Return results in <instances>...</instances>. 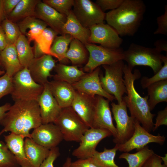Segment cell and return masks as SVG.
Masks as SVG:
<instances>
[{"label":"cell","mask_w":167,"mask_h":167,"mask_svg":"<svg viewBox=\"0 0 167 167\" xmlns=\"http://www.w3.org/2000/svg\"><path fill=\"white\" fill-rule=\"evenodd\" d=\"M7 45V44L5 33L0 25V51H1L3 50Z\"/></svg>","instance_id":"48"},{"label":"cell","mask_w":167,"mask_h":167,"mask_svg":"<svg viewBox=\"0 0 167 167\" xmlns=\"http://www.w3.org/2000/svg\"><path fill=\"white\" fill-rule=\"evenodd\" d=\"M4 139L9 149L22 167H31L26 157L24 147L25 138L22 135L11 133L4 135Z\"/></svg>","instance_id":"23"},{"label":"cell","mask_w":167,"mask_h":167,"mask_svg":"<svg viewBox=\"0 0 167 167\" xmlns=\"http://www.w3.org/2000/svg\"><path fill=\"white\" fill-rule=\"evenodd\" d=\"M146 10L142 0H124L117 8L105 13V19L119 36H133L141 25Z\"/></svg>","instance_id":"2"},{"label":"cell","mask_w":167,"mask_h":167,"mask_svg":"<svg viewBox=\"0 0 167 167\" xmlns=\"http://www.w3.org/2000/svg\"><path fill=\"white\" fill-rule=\"evenodd\" d=\"M53 96L62 108L71 106L76 90L71 84L54 80L47 83Z\"/></svg>","instance_id":"21"},{"label":"cell","mask_w":167,"mask_h":167,"mask_svg":"<svg viewBox=\"0 0 167 167\" xmlns=\"http://www.w3.org/2000/svg\"><path fill=\"white\" fill-rule=\"evenodd\" d=\"M89 57V53L84 44L73 38L70 43L66 58L70 60L73 65L86 64Z\"/></svg>","instance_id":"29"},{"label":"cell","mask_w":167,"mask_h":167,"mask_svg":"<svg viewBox=\"0 0 167 167\" xmlns=\"http://www.w3.org/2000/svg\"><path fill=\"white\" fill-rule=\"evenodd\" d=\"M40 0H20L7 18L16 23L28 17L34 16L36 6Z\"/></svg>","instance_id":"30"},{"label":"cell","mask_w":167,"mask_h":167,"mask_svg":"<svg viewBox=\"0 0 167 167\" xmlns=\"http://www.w3.org/2000/svg\"><path fill=\"white\" fill-rule=\"evenodd\" d=\"M135 130L131 137L125 143L117 144L118 150L124 152H129L133 149L140 150L149 143H154L162 145L165 141L164 135L158 134L156 135L151 134L134 118Z\"/></svg>","instance_id":"11"},{"label":"cell","mask_w":167,"mask_h":167,"mask_svg":"<svg viewBox=\"0 0 167 167\" xmlns=\"http://www.w3.org/2000/svg\"><path fill=\"white\" fill-rule=\"evenodd\" d=\"M109 101L102 96H95L92 128L108 130L115 139L117 133L113 122Z\"/></svg>","instance_id":"14"},{"label":"cell","mask_w":167,"mask_h":167,"mask_svg":"<svg viewBox=\"0 0 167 167\" xmlns=\"http://www.w3.org/2000/svg\"><path fill=\"white\" fill-rule=\"evenodd\" d=\"M88 43H97L110 49L120 48L123 40L112 27L104 23L94 25L89 28Z\"/></svg>","instance_id":"13"},{"label":"cell","mask_w":167,"mask_h":167,"mask_svg":"<svg viewBox=\"0 0 167 167\" xmlns=\"http://www.w3.org/2000/svg\"><path fill=\"white\" fill-rule=\"evenodd\" d=\"M73 12L81 25L89 28L104 23L105 13L95 3L90 0H74Z\"/></svg>","instance_id":"10"},{"label":"cell","mask_w":167,"mask_h":167,"mask_svg":"<svg viewBox=\"0 0 167 167\" xmlns=\"http://www.w3.org/2000/svg\"><path fill=\"white\" fill-rule=\"evenodd\" d=\"M67 141L80 142L84 133L90 128L71 106L62 109L59 116L54 122Z\"/></svg>","instance_id":"5"},{"label":"cell","mask_w":167,"mask_h":167,"mask_svg":"<svg viewBox=\"0 0 167 167\" xmlns=\"http://www.w3.org/2000/svg\"><path fill=\"white\" fill-rule=\"evenodd\" d=\"M2 134L0 131V136ZM19 166L5 143L0 140V167H18Z\"/></svg>","instance_id":"38"},{"label":"cell","mask_w":167,"mask_h":167,"mask_svg":"<svg viewBox=\"0 0 167 167\" xmlns=\"http://www.w3.org/2000/svg\"><path fill=\"white\" fill-rule=\"evenodd\" d=\"M1 60L5 73L12 77L23 68L19 60L15 45H7L0 53Z\"/></svg>","instance_id":"26"},{"label":"cell","mask_w":167,"mask_h":167,"mask_svg":"<svg viewBox=\"0 0 167 167\" xmlns=\"http://www.w3.org/2000/svg\"><path fill=\"white\" fill-rule=\"evenodd\" d=\"M155 48L161 52L165 51L167 52V43L166 41L163 39H160L154 43Z\"/></svg>","instance_id":"49"},{"label":"cell","mask_w":167,"mask_h":167,"mask_svg":"<svg viewBox=\"0 0 167 167\" xmlns=\"http://www.w3.org/2000/svg\"><path fill=\"white\" fill-rule=\"evenodd\" d=\"M84 45L89 53L83 69L85 72H90L101 65H111L123 59L124 50L120 48L110 49L89 43Z\"/></svg>","instance_id":"8"},{"label":"cell","mask_w":167,"mask_h":167,"mask_svg":"<svg viewBox=\"0 0 167 167\" xmlns=\"http://www.w3.org/2000/svg\"><path fill=\"white\" fill-rule=\"evenodd\" d=\"M30 43L25 36L22 34L15 44L19 60L23 68H28L34 58Z\"/></svg>","instance_id":"33"},{"label":"cell","mask_w":167,"mask_h":167,"mask_svg":"<svg viewBox=\"0 0 167 167\" xmlns=\"http://www.w3.org/2000/svg\"><path fill=\"white\" fill-rule=\"evenodd\" d=\"M11 106L10 104L8 103L0 106V124L6 113L9 110Z\"/></svg>","instance_id":"50"},{"label":"cell","mask_w":167,"mask_h":167,"mask_svg":"<svg viewBox=\"0 0 167 167\" xmlns=\"http://www.w3.org/2000/svg\"><path fill=\"white\" fill-rule=\"evenodd\" d=\"M54 69L56 72L53 76L54 80L65 82L71 85L79 80L86 73L79 69L77 66L61 63L56 64Z\"/></svg>","instance_id":"27"},{"label":"cell","mask_w":167,"mask_h":167,"mask_svg":"<svg viewBox=\"0 0 167 167\" xmlns=\"http://www.w3.org/2000/svg\"><path fill=\"white\" fill-rule=\"evenodd\" d=\"M69 167H97L93 163L91 157L85 159H79L70 162Z\"/></svg>","instance_id":"46"},{"label":"cell","mask_w":167,"mask_h":167,"mask_svg":"<svg viewBox=\"0 0 167 167\" xmlns=\"http://www.w3.org/2000/svg\"><path fill=\"white\" fill-rule=\"evenodd\" d=\"M118 150L117 144L112 148L108 149L105 148L102 152L96 150L91 157L92 161L97 167H119L114 161Z\"/></svg>","instance_id":"35"},{"label":"cell","mask_w":167,"mask_h":167,"mask_svg":"<svg viewBox=\"0 0 167 167\" xmlns=\"http://www.w3.org/2000/svg\"><path fill=\"white\" fill-rule=\"evenodd\" d=\"M124 64L123 61L120 60L111 65H103L105 75L104 76L100 72L99 75L102 88L113 96L118 103L121 102L124 94L127 93L123 76Z\"/></svg>","instance_id":"6"},{"label":"cell","mask_w":167,"mask_h":167,"mask_svg":"<svg viewBox=\"0 0 167 167\" xmlns=\"http://www.w3.org/2000/svg\"><path fill=\"white\" fill-rule=\"evenodd\" d=\"M0 53H1V51H0V67H3L2 63L1 62V60Z\"/></svg>","instance_id":"55"},{"label":"cell","mask_w":167,"mask_h":167,"mask_svg":"<svg viewBox=\"0 0 167 167\" xmlns=\"http://www.w3.org/2000/svg\"><path fill=\"white\" fill-rule=\"evenodd\" d=\"M3 2L4 0H0V24L7 17L4 10Z\"/></svg>","instance_id":"51"},{"label":"cell","mask_w":167,"mask_h":167,"mask_svg":"<svg viewBox=\"0 0 167 167\" xmlns=\"http://www.w3.org/2000/svg\"><path fill=\"white\" fill-rule=\"evenodd\" d=\"M162 162H163V164L166 165H167V153L165 154L164 156H160Z\"/></svg>","instance_id":"52"},{"label":"cell","mask_w":167,"mask_h":167,"mask_svg":"<svg viewBox=\"0 0 167 167\" xmlns=\"http://www.w3.org/2000/svg\"><path fill=\"white\" fill-rule=\"evenodd\" d=\"M25 153L31 167H38L49 155L50 150L34 142L31 138L24 140Z\"/></svg>","instance_id":"25"},{"label":"cell","mask_w":167,"mask_h":167,"mask_svg":"<svg viewBox=\"0 0 167 167\" xmlns=\"http://www.w3.org/2000/svg\"><path fill=\"white\" fill-rule=\"evenodd\" d=\"M58 34L50 28H46L37 40L34 41V58L44 55L51 56L50 50L54 40Z\"/></svg>","instance_id":"28"},{"label":"cell","mask_w":167,"mask_h":167,"mask_svg":"<svg viewBox=\"0 0 167 167\" xmlns=\"http://www.w3.org/2000/svg\"><path fill=\"white\" fill-rule=\"evenodd\" d=\"M113 118L116 123L117 137L113 141L116 144H121L127 141L132 136L135 130L134 118L128 116L127 107L124 99L120 103L111 104Z\"/></svg>","instance_id":"9"},{"label":"cell","mask_w":167,"mask_h":167,"mask_svg":"<svg viewBox=\"0 0 167 167\" xmlns=\"http://www.w3.org/2000/svg\"><path fill=\"white\" fill-rule=\"evenodd\" d=\"M31 137L36 143L49 150L57 147L63 139L59 128L53 123L41 124L34 129Z\"/></svg>","instance_id":"16"},{"label":"cell","mask_w":167,"mask_h":167,"mask_svg":"<svg viewBox=\"0 0 167 167\" xmlns=\"http://www.w3.org/2000/svg\"><path fill=\"white\" fill-rule=\"evenodd\" d=\"M154 153V151L147 145L134 153L124 152L119 156V158L125 159L128 163V167H142Z\"/></svg>","instance_id":"34"},{"label":"cell","mask_w":167,"mask_h":167,"mask_svg":"<svg viewBox=\"0 0 167 167\" xmlns=\"http://www.w3.org/2000/svg\"><path fill=\"white\" fill-rule=\"evenodd\" d=\"M142 167H167V165L162 164L160 156L154 153L148 158Z\"/></svg>","instance_id":"45"},{"label":"cell","mask_w":167,"mask_h":167,"mask_svg":"<svg viewBox=\"0 0 167 167\" xmlns=\"http://www.w3.org/2000/svg\"><path fill=\"white\" fill-rule=\"evenodd\" d=\"M100 71L98 67L92 72L86 73L72 85L75 90L91 96H101L109 101L116 100L113 96L107 93L102 88L99 77Z\"/></svg>","instance_id":"15"},{"label":"cell","mask_w":167,"mask_h":167,"mask_svg":"<svg viewBox=\"0 0 167 167\" xmlns=\"http://www.w3.org/2000/svg\"><path fill=\"white\" fill-rule=\"evenodd\" d=\"M112 136L108 130L90 128L84 133L79 147L73 150V156L79 159L91 157L96 151V147L104 139Z\"/></svg>","instance_id":"12"},{"label":"cell","mask_w":167,"mask_h":167,"mask_svg":"<svg viewBox=\"0 0 167 167\" xmlns=\"http://www.w3.org/2000/svg\"><path fill=\"white\" fill-rule=\"evenodd\" d=\"M42 2L67 17L72 10L74 0H43Z\"/></svg>","instance_id":"39"},{"label":"cell","mask_w":167,"mask_h":167,"mask_svg":"<svg viewBox=\"0 0 167 167\" xmlns=\"http://www.w3.org/2000/svg\"><path fill=\"white\" fill-rule=\"evenodd\" d=\"M147 88L148 101L151 111L158 103L167 102V80L153 83Z\"/></svg>","instance_id":"31"},{"label":"cell","mask_w":167,"mask_h":167,"mask_svg":"<svg viewBox=\"0 0 167 167\" xmlns=\"http://www.w3.org/2000/svg\"><path fill=\"white\" fill-rule=\"evenodd\" d=\"M5 73V71L0 69V76L4 75Z\"/></svg>","instance_id":"54"},{"label":"cell","mask_w":167,"mask_h":167,"mask_svg":"<svg viewBox=\"0 0 167 167\" xmlns=\"http://www.w3.org/2000/svg\"><path fill=\"white\" fill-rule=\"evenodd\" d=\"M60 154L59 149L58 147L50 149L49 156L38 167H54V162Z\"/></svg>","instance_id":"43"},{"label":"cell","mask_w":167,"mask_h":167,"mask_svg":"<svg viewBox=\"0 0 167 167\" xmlns=\"http://www.w3.org/2000/svg\"><path fill=\"white\" fill-rule=\"evenodd\" d=\"M12 77L6 73L0 77V100L11 93L12 89Z\"/></svg>","instance_id":"40"},{"label":"cell","mask_w":167,"mask_h":167,"mask_svg":"<svg viewBox=\"0 0 167 167\" xmlns=\"http://www.w3.org/2000/svg\"><path fill=\"white\" fill-rule=\"evenodd\" d=\"M20 0H4V10L6 16L12 12Z\"/></svg>","instance_id":"47"},{"label":"cell","mask_w":167,"mask_h":167,"mask_svg":"<svg viewBox=\"0 0 167 167\" xmlns=\"http://www.w3.org/2000/svg\"><path fill=\"white\" fill-rule=\"evenodd\" d=\"M124 0H97L95 3L102 11H105L108 10H113L118 7Z\"/></svg>","instance_id":"42"},{"label":"cell","mask_w":167,"mask_h":167,"mask_svg":"<svg viewBox=\"0 0 167 167\" xmlns=\"http://www.w3.org/2000/svg\"><path fill=\"white\" fill-rule=\"evenodd\" d=\"M11 97L17 100L37 101L44 89V85L33 79L28 68H24L12 77Z\"/></svg>","instance_id":"7"},{"label":"cell","mask_w":167,"mask_h":167,"mask_svg":"<svg viewBox=\"0 0 167 167\" xmlns=\"http://www.w3.org/2000/svg\"><path fill=\"white\" fill-rule=\"evenodd\" d=\"M66 34L70 35L84 45L88 43L90 30L81 25L72 10L67 16L66 21L62 28V35Z\"/></svg>","instance_id":"22"},{"label":"cell","mask_w":167,"mask_h":167,"mask_svg":"<svg viewBox=\"0 0 167 167\" xmlns=\"http://www.w3.org/2000/svg\"><path fill=\"white\" fill-rule=\"evenodd\" d=\"M56 65L53 57L44 55L34 58L28 68L34 81L36 83L44 85L48 83L49 77L53 76L51 72Z\"/></svg>","instance_id":"18"},{"label":"cell","mask_w":167,"mask_h":167,"mask_svg":"<svg viewBox=\"0 0 167 167\" xmlns=\"http://www.w3.org/2000/svg\"><path fill=\"white\" fill-rule=\"evenodd\" d=\"M6 113L0 124V131H10L31 138L30 130L42 124L39 107L37 101H14Z\"/></svg>","instance_id":"1"},{"label":"cell","mask_w":167,"mask_h":167,"mask_svg":"<svg viewBox=\"0 0 167 167\" xmlns=\"http://www.w3.org/2000/svg\"><path fill=\"white\" fill-rule=\"evenodd\" d=\"M22 34L26 36L29 42L38 39L48 25L34 16L26 17L17 23Z\"/></svg>","instance_id":"24"},{"label":"cell","mask_w":167,"mask_h":167,"mask_svg":"<svg viewBox=\"0 0 167 167\" xmlns=\"http://www.w3.org/2000/svg\"><path fill=\"white\" fill-rule=\"evenodd\" d=\"M162 55L161 52L155 47H147L132 43L124 51L123 60L132 69L137 66H149L155 74L162 66Z\"/></svg>","instance_id":"4"},{"label":"cell","mask_w":167,"mask_h":167,"mask_svg":"<svg viewBox=\"0 0 167 167\" xmlns=\"http://www.w3.org/2000/svg\"><path fill=\"white\" fill-rule=\"evenodd\" d=\"M73 38L67 34L56 36L51 46V56L57 58L60 63L65 64L68 60L66 58L68 46Z\"/></svg>","instance_id":"32"},{"label":"cell","mask_w":167,"mask_h":167,"mask_svg":"<svg viewBox=\"0 0 167 167\" xmlns=\"http://www.w3.org/2000/svg\"><path fill=\"white\" fill-rule=\"evenodd\" d=\"M35 16L44 22L58 34L62 35L66 16L41 1L36 6Z\"/></svg>","instance_id":"19"},{"label":"cell","mask_w":167,"mask_h":167,"mask_svg":"<svg viewBox=\"0 0 167 167\" xmlns=\"http://www.w3.org/2000/svg\"><path fill=\"white\" fill-rule=\"evenodd\" d=\"M132 70L127 64H124L123 79L127 95L123 96V99L129 109L131 116L136 119L150 133L154 127L153 118L155 114L151 112L148 101V96H141L135 89L134 82L141 76L139 71L135 69L133 73Z\"/></svg>","instance_id":"3"},{"label":"cell","mask_w":167,"mask_h":167,"mask_svg":"<svg viewBox=\"0 0 167 167\" xmlns=\"http://www.w3.org/2000/svg\"><path fill=\"white\" fill-rule=\"evenodd\" d=\"M71 160L69 159H67L66 162L63 165V167H69V164Z\"/></svg>","instance_id":"53"},{"label":"cell","mask_w":167,"mask_h":167,"mask_svg":"<svg viewBox=\"0 0 167 167\" xmlns=\"http://www.w3.org/2000/svg\"><path fill=\"white\" fill-rule=\"evenodd\" d=\"M165 11L164 14L158 17L157 22L158 27L154 34H163L167 36V6H165Z\"/></svg>","instance_id":"41"},{"label":"cell","mask_w":167,"mask_h":167,"mask_svg":"<svg viewBox=\"0 0 167 167\" xmlns=\"http://www.w3.org/2000/svg\"><path fill=\"white\" fill-rule=\"evenodd\" d=\"M44 86L43 91L37 100L42 124L54 123L59 116L62 109L53 96L47 83Z\"/></svg>","instance_id":"17"},{"label":"cell","mask_w":167,"mask_h":167,"mask_svg":"<svg viewBox=\"0 0 167 167\" xmlns=\"http://www.w3.org/2000/svg\"><path fill=\"white\" fill-rule=\"evenodd\" d=\"M162 59L164 65L160 70L150 78L142 77L141 79V86L143 89L147 88L150 85L162 80H167V56L162 55Z\"/></svg>","instance_id":"37"},{"label":"cell","mask_w":167,"mask_h":167,"mask_svg":"<svg viewBox=\"0 0 167 167\" xmlns=\"http://www.w3.org/2000/svg\"><path fill=\"white\" fill-rule=\"evenodd\" d=\"M164 125L167 126V107L162 110L158 112L156 118V121L154 124L153 131L156 130L160 126Z\"/></svg>","instance_id":"44"},{"label":"cell","mask_w":167,"mask_h":167,"mask_svg":"<svg viewBox=\"0 0 167 167\" xmlns=\"http://www.w3.org/2000/svg\"><path fill=\"white\" fill-rule=\"evenodd\" d=\"M0 25L5 33L7 45H15L18 38L22 34L17 24L6 17Z\"/></svg>","instance_id":"36"},{"label":"cell","mask_w":167,"mask_h":167,"mask_svg":"<svg viewBox=\"0 0 167 167\" xmlns=\"http://www.w3.org/2000/svg\"><path fill=\"white\" fill-rule=\"evenodd\" d=\"M95 96H91L76 90L71 107L89 128H92Z\"/></svg>","instance_id":"20"}]
</instances>
